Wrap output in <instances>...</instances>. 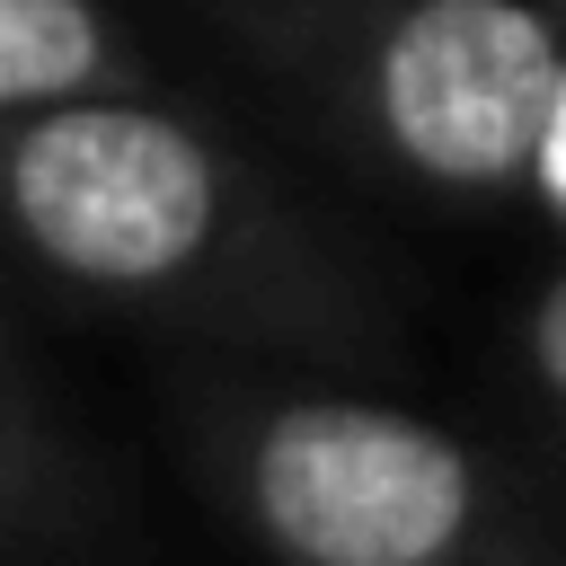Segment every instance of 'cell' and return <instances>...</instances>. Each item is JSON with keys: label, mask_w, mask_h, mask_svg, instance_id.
Masks as SVG:
<instances>
[{"label": "cell", "mask_w": 566, "mask_h": 566, "mask_svg": "<svg viewBox=\"0 0 566 566\" xmlns=\"http://www.w3.org/2000/svg\"><path fill=\"white\" fill-rule=\"evenodd\" d=\"M0 256L159 354L354 380H407L416 354L389 256L159 80L0 115Z\"/></svg>", "instance_id": "cell-1"}, {"label": "cell", "mask_w": 566, "mask_h": 566, "mask_svg": "<svg viewBox=\"0 0 566 566\" xmlns=\"http://www.w3.org/2000/svg\"><path fill=\"white\" fill-rule=\"evenodd\" d=\"M159 424L256 566H566V513L398 380L159 354Z\"/></svg>", "instance_id": "cell-2"}, {"label": "cell", "mask_w": 566, "mask_h": 566, "mask_svg": "<svg viewBox=\"0 0 566 566\" xmlns=\"http://www.w3.org/2000/svg\"><path fill=\"white\" fill-rule=\"evenodd\" d=\"M327 159L451 203H531L557 97L566 9L548 0H177Z\"/></svg>", "instance_id": "cell-3"}, {"label": "cell", "mask_w": 566, "mask_h": 566, "mask_svg": "<svg viewBox=\"0 0 566 566\" xmlns=\"http://www.w3.org/2000/svg\"><path fill=\"white\" fill-rule=\"evenodd\" d=\"M133 531L97 451L53 416L0 327V566H124Z\"/></svg>", "instance_id": "cell-4"}, {"label": "cell", "mask_w": 566, "mask_h": 566, "mask_svg": "<svg viewBox=\"0 0 566 566\" xmlns=\"http://www.w3.org/2000/svg\"><path fill=\"white\" fill-rule=\"evenodd\" d=\"M159 62L115 0H0V115L150 88Z\"/></svg>", "instance_id": "cell-5"}, {"label": "cell", "mask_w": 566, "mask_h": 566, "mask_svg": "<svg viewBox=\"0 0 566 566\" xmlns=\"http://www.w3.org/2000/svg\"><path fill=\"white\" fill-rule=\"evenodd\" d=\"M504 354H513V389H522V407L566 442V256L522 292Z\"/></svg>", "instance_id": "cell-6"}, {"label": "cell", "mask_w": 566, "mask_h": 566, "mask_svg": "<svg viewBox=\"0 0 566 566\" xmlns=\"http://www.w3.org/2000/svg\"><path fill=\"white\" fill-rule=\"evenodd\" d=\"M531 203L566 230V97H557V124H548V150H539V177H531Z\"/></svg>", "instance_id": "cell-7"}, {"label": "cell", "mask_w": 566, "mask_h": 566, "mask_svg": "<svg viewBox=\"0 0 566 566\" xmlns=\"http://www.w3.org/2000/svg\"><path fill=\"white\" fill-rule=\"evenodd\" d=\"M0 327H9V256H0Z\"/></svg>", "instance_id": "cell-8"}, {"label": "cell", "mask_w": 566, "mask_h": 566, "mask_svg": "<svg viewBox=\"0 0 566 566\" xmlns=\"http://www.w3.org/2000/svg\"><path fill=\"white\" fill-rule=\"evenodd\" d=\"M548 9H566V0H548Z\"/></svg>", "instance_id": "cell-9"}]
</instances>
